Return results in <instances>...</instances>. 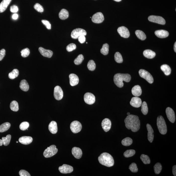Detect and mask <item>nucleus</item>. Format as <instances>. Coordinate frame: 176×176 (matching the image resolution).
Segmentation results:
<instances>
[{"mask_svg": "<svg viewBox=\"0 0 176 176\" xmlns=\"http://www.w3.org/2000/svg\"><path fill=\"white\" fill-rule=\"evenodd\" d=\"M58 152V149L57 148L56 146V145H53L47 147L44 151L43 154L45 158H50L56 154Z\"/></svg>", "mask_w": 176, "mask_h": 176, "instance_id": "nucleus-5", "label": "nucleus"}, {"mask_svg": "<svg viewBox=\"0 0 176 176\" xmlns=\"http://www.w3.org/2000/svg\"><path fill=\"white\" fill-rule=\"evenodd\" d=\"M85 36V35H81L78 38L79 42L81 44H83V43H85L86 41V38Z\"/></svg>", "mask_w": 176, "mask_h": 176, "instance_id": "nucleus-54", "label": "nucleus"}, {"mask_svg": "<svg viewBox=\"0 0 176 176\" xmlns=\"http://www.w3.org/2000/svg\"><path fill=\"white\" fill-rule=\"evenodd\" d=\"M161 69L166 75H169L171 72V69L169 65L164 64L161 66Z\"/></svg>", "mask_w": 176, "mask_h": 176, "instance_id": "nucleus-30", "label": "nucleus"}, {"mask_svg": "<svg viewBox=\"0 0 176 176\" xmlns=\"http://www.w3.org/2000/svg\"><path fill=\"white\" fill-rule=\"evenodd\" d=\"M10 124L9 122H5L0 125V132H3L8 130L10 128Z\"/></svg>", "mask_w": 176, "mask_h": 176, "instance_id": "nucleus-31", "label": "nucleus"}, {"mask_svg": "<svg viewBox=\"0 0 176 176\" xmlns=\"http://www.w3.org/2000/svg\"><path fill=\"white\" fill-rule=\"evenodd\" d=\"M104 18L103 14L101 12H97L92 17V21L93 23L99 24L104 20Z\"/></svg>", "mask_w": 176, "mask_h": 176, "instance_id": "nucleus-11", "label": "nucleus"}, {"mask_svg": "<svg viewBox=\"0 0 176 176\" xmlns=\"http://www.w3.org/2000/svg\"><path fill=\"white\" fill-rule=\"evenodd\" d=\"M173 173L174 176H176V166L174 165L173 167Z\"/></svg>", "mask_w": 176, "mask_h": 176, "instance_id": "nucleus-55", "label": "nucleus"}, {"mask_svg": "<svg viewBox=\"0 0 176 176\" xmlns=\"http://www.w3.org/2000/svg\"><path fill=\"white\" fill-rule=\"evenodd\" d=\"M98 161L100 163L107 167L114 166V161L112 156L107 153H104L100 155L98 158Z\"/></svg>", "mask_w": 176, "mask_h": 176, "instance_id": "nucleus-3", "label": "nucleus"}, {"mask_svg": "<svg viewBox=\"0 0 176 176\" xmlns=\"http://www.w3.org/2000/svg\"><path fill=\"white\" fill-rule=\"evenodd\" d=\"M86 31L84 29L77 28L73 30L71 32V36L73 39H77L81 36H86Z\"/></svg>", "mask_w": 176, "mask_h": 176, "instance_id": "nucleus-8", "label": "nucleus"}, {"mask_svg": "<svg viewBox=\"0 0 176 176\" xmlns=\"http://www.w3.org/2000/svg\"><path fill=\"white\" fill-rule=\"evenodd\" d=\"M84 100L85 103L89 105L94 104L95 102V97L90 93H86L84 96Z\"/></svg>", "mask_w": 176, "mask_h": 176, "instance_id": "nucleus-10", "label": "nucleus"}, {"mask_svg": "<svg viewBox=\"0 0 176 176\" xmlns=\"http://www.w3.org/2000/svg\"><path fill=\"white\" fill-rule=\"evenodd\" d=\"M125 126L128 129H131L133 132H136L139 130L140 121L138 117L130 115L125 119Z\"/></svg>", "mask_w": 176, "mask_h": 176, "instance_id": "nucleus-1", "label": "nucleus"}, {"mask_svg": "<svg viewBox=\"0 0 176 176\" xmlns=\"http://www.w3.org/2000/svg\"><path fill=\"white\" fill-rule=\"evenodd\" d=\"M130 104L133 107L135 108H139L142 105V100L140 98L138 97H134L131 99Z\"/></svg>", "mask_w": 176, "mask_h": 176, "instance_id": "nucleus-17", "label": "nucleus"}, {"mask_svg": "<svg viewBox=\"0 0 176 176\" xmlns=\"http://www.w3.org/2000/svg\"><path fill=\"white\" fill-rule=\"evenodd\" d=\"M29 126V123L28 122H23L20 125V128L22 130H25L28 128Z\"/></svg>", "mask_w": 176, "mask_h": 176, "instance_id": "nucleus-46", "label": "nucleus"}, {"mask_svg": "<svg viewBox=\"0 0 176 176\" xmlns=\"http://www.w3.org/2000/svg\"><path fill=\"white\" fill-rule=\"evenodd\" d=\"M6 54V51L3 49L0 50V61L2 60L4 58Z\"/></svg>", "mask_w": 176, "mask_h": 176, "instance_id": "nucleus-53", "label": "nucleus"}, {"mask_svg": "<svg viewBox=\"0 0 176 176\" xmlns=\"http://www.w3.org/2000/svg\"><path fill=\"white\" fill-rule=\"evenodd\" d=\"M21 55L23 57H27L30 54V50L28 48H25L21 51Z\"/></svg>", "mask_w": 176, "mask_h": 176, "instance_id": "nucleus-45", "label": "nucleus"}, {"mask_svg": "<svg viewBox=\"0 0 176 176\" xmlns=\"http://www.w3.org/2000/svg\"><path fill=\"white\" fill-rule=\"evenodd\" d=\"M109 51V45L107 44H104L102 49H101V53L104 55H106L108 54Z\"/></svg>", "mask_w": 176, "mask_h": 176, "instance_id": "nucleus-36", "label": "nucleus"}, {"mask_svg": "<svg viewBox=\"0 0 176 176\" xmlns=\"http://www.w3.org/2000/svg\"><path fill=\"white\" fill-rule=\"evenodd\" d=\"M129 169L133 173H137L138 171V169L136 164L135 163H132L129 167Z\"/></svg>", "mask_w": 176, "mask_h": 176, "instance_id": "nucleus-47", "label": "nucleus"}, {"mask_svg": "<svg viewBox=\"0 0 176 176\" xmlns=\"http://www.w3.org/2000/svg\"><path fill=\"white\" fill-rule=\"evenodd\" d=\"M133 140L131 138L126 137L122 140V145L125 146H129L132 144Z\"/></svg>", "mask_w": 176, "mask_h": 176, "instance_id": "nucleus-34", "label": "nucleus"}, {"mask_svg": "<svg viewBox=\"0 0 176 176\" xmlns=\"http://www.w3.org/2000/svg\"><path fill=\"white\" fill-rule=\"evenodd\" d=\"M11 0H3L0 3V13L4 12L9 6Z\"/></svg>", "mask_w": 176, "mask_h": 176, "instance_id": "nucleus-26", "label": "nucleus"}, {"mask_svg": "<svg viewBox=\"0 0 176 176\" xmlns=\"http://www.w3.org/2000/svg\"><path fill=\"white\" fill-rule=\"evenodd\" d=\"M84 59V57L83 55L81 54L79 55L74 60V64L76 65H80L81 64Z\"/></svg>", "mask_w": 176, "mask_h": 176, "instance_id": "nucleus-44", "label": "nucleus"}, {"mask_svg": "<svg viewBox=\"0 0 176 176\" xmlns=\"http://www.w3.org/2000/svg\"><path fill=\"white\" fill-rule=\"evenodd\" d=\"M174 51L176 53V42H175V44H174Z\"/></svg>", "mask_w": 176, "mask_h": 176, "instance_id": "nucleus-57", "label": "nucleus"}, {"mask_svg": "<svg viewBox=\"0 0 176 176\" xmlns=\"http://www.w3.org/2000/svg\"><path fill=\"white\" fill-rule=\"evenodd\" d=\"M18 15L17 14L15 13L12 16V18L14 20H16L18 18Z\"/></svg>", "mask_w": 176, "mask_h": 176, "instance_id": "nucleus-56", "label": "nucleus"}, {"mask_svg": "<svg viewBox=\"0 0 176 176\" xmlns=\"http://www.w3.org/2000/svg\"><path fill=\"white\" fill-rule=\"evenodd\" d=\"M11 138V136L10 135H8L6 137H3L2 139L3 142V144L5 146H7L9 145L10 143Z\"/></svg>", "mask_w": 176, "mask_h": 176, "instance_id": "nucleus-42", "label": "nucleus"}, {"mask_svg": "<svg viewBox=\"0 0 176 176\" xmlns=\"http://www.w3.org/2000/svg\"><path fill=\"white\" fill-rule=\"evenodd\" d=\"M141 105H142L141 111L143 114L146 115L148 112V108L147 103L146 102H144Z\"/></svg>", "mask_w": 176, "mask_h": 176, "instance_id": "nucleus-41", "label": "nucleus"}, {"mask_svg": "<svg viewBox=\"0 0 176 176\" xmlns=\"http://www.w3.org/2000/svg\"><path fill=\"white\" fill-rule=\"evenodd\" d=\"M16 142L17 143H18V141H17V142Z\"/></svg>", "mask_w": 176, "mask_h": 176, "instance_id": "nucleus-61", "label": "nucleus"}, {"mask_svg": "<svg viewBox=\"0 0 176 176\" xmlns=\"http://www.w3.org/2000/svg\"><path fill=\"white\" fill-rule=\"evenodd\" d=\"M19 141L20 143L23 145H29L32 142L33 138L31 137L24 136L20 138Z\"/></svg>", "mask_w": 176, "mask_h": 176, "instance_id": "nucleus-21", "label": "nucleus"}, {"mask_svg": "<svg viewBox=\"0 0 176 176\" xmlns=\"http://www.w3.org/2000/svg\"><path fill=\"white\" fill-rule=\"evenodd\" d=\"M59 18L61 20H65L68 18L69 16V13L68 10L65 9H62L59 14Z\"/></svg>", "mask_w": 176, "mask_h": 176, "instance_id": "nucleus-29", "label": "nucleus"}, {"mask_svg": "<svg viewBox=\"0 0 176 176\" xmlns=\"http://www.w3.org/2000/svg\"><path fill=\"white\" fill-rule=\"evenodd\" d=\"M140 159L144 164H149L150 163V159L149 157L146 155L142 154L140 157Z\"/></svg>", "mask_w": 176, "mask_h": 176, "instance_id": "nucleus-37", "label": "nucleus"}, {"mask_svg": "<svg viewBox=\"0 0 176 176\" xmlns=\"http://www.w3.org/2000/svg\"><path fill=\"white\" fill-rule=\"evenodd\" d=\"M70 128L71 131L73 133H78L81 130L82 124L78 121H73L70 124Z\"/></svg>", "mask_w": 176, "mask_h": 176, "instance_id": "nucleus-7", "label": "nucleus"}, {"mask_svg": "<svg viewBox=\"0 0 176 176\" xmlns=\"http://www.w3.org/2000/svg\"><path fill=\"white\" fill-rule=\"evenodd\" d=\"M69 82L72 86H76L78 84L79 79L77 76L74 74H70L69 75Z\"/></svg>", "mask_w": 176, "mask_h": 176, "instance_id": "nucleus-19", "label": "nucleus"}, {"mask_svg": "<svg viewBox=\"0 0 176 176\" xmlns=\"http://www.w3.org/2000/svg\"><path fill=\"white\" fill-rule=\"evenodd\" d=\"M117 31L121 37L124 38H128L130 36V33L128 29L124 26L119 27Z\"/></svg>", "mask_w": 176, "mask_h": 176, "instance_id": "nucleus-15", "label": "nucleus"}, {"mask_svg": "<svg viewBox=\"0 0 176 176\" xmlns=\"http://www.w3.org/2000/svg\"><path fill=\"white\" fill-rule=\"evenodd\" d=\"M157 126L161 134L165 135L167 133V126L164 118L162 116H159L157 119Z\"/></svg>", "mask_w": 176, "mask_h": 176, "instance_id": "nucleus-4", "label": "nucleus"}, {"mask_svg": "<svg viewBox=\"0 0 176 176\" xmlns=\"http://www.w3.org/2000/svg\"><path fill=\"white\" fill-rule=\"evenodd\" d=\"M146 127H147L148 132V141L150 143H152L153 141L154 135V131L153 129L151 127V126L150 124H147L146 125Z\"/></svg>", "mask_w": 176, "mask_h": 176, "instance_id": "nucleus-23", "label": "nucleus"}, {"mask_svg": "<svg viewBox=\"0 0 176 176\" xmlns=\"http://www.w3.org/2000/svg\"><path fill=\"white\" fill-rule=\"evenodd\" d=\"M135 154V151L134 150H128L124 153V155L125 157L129 158L133 156Z\"/></svg>", "mask_w": 176, "mask_h": 176, "instance_id": "nucleus-40", "label": "nucleus"}, {"mask_svg": "<svg viewBox=\"0 0 176 176\" xmlns=\"http://www.w3.org/2000/svg\"><path fill=\"white\" fill-rule=\"evenodd\" d=\"M127 115H128H128H130V113H129V112H128V113H127Z\"/></svg>", "mask_w": 176, "mask_h": 176, "instance_id": "nucleus-60", "label": "nucleus"}, {"mask_svg": "<svg viewBox=\"0 0 176 176\" xmlns=\"http://www.w3.org/2000/svg\"><path fill=\"white\" fill-rule=\"evenodd\" d=\"M59 171L62 174H67L70 173L73 171V169L70 165L64 164L62 166L59 167Z\"/></svg>", "mask_w": 176, "mask_h": 176, "instance_id": "nucleus-13", "label": "nucleus"}, {"mask_svg": "<svg viewBox=\"0 0 176 176\" xmlns=\"http://www.w3.org/2000/svg\"><path fill=\"white\" fill-rule=\"evenodd\" d=\"M20 87L23 91H28L29 89V85L27 81L25 80H23L21 81L20 84Z\"/></svg>", "mask_w": 176, "mask_h": 176, "instance_id": "nucleus-27", "label": "nucleus"}, {"mask_svg": "<svg viewBox=\"0 0 176 176\" xmlns=\"http://www.w3.org/2000/svg\"><path fill=\"white\" fill-rule=\"evenodd\" d=\"M42 22L46 26L47 29H51V24L48 21L43 20L42 21Z\"/></svg>", "mask_w": 176, "mask_h": 176, "instance_id": "nucleus-50", "label": "nucleus"}, {"mask_svg": "<svg viewBox=\"0 0 176 176\" xmlns=\"http://www.w3.org/2000/svg\"><path fill=\"white\" fill-rule=\"evenodd\" d=\"M148 19L150 21L161 25H165L166 23L165 20L163 17L158 16L151 15L148 17Z\"/></svg>", "mask_w": 176, "mask_h": 176, "instance_id": "nucleus-9", "label": "nucleus"}, {"mask_svg": "<svg viewBox=\"0 0 176 176\" xmlns=\"http://www.w3.org/2000/svg\"><path fill=\"white\" fill-rule=\"evenodd\" d=\"M87 67L89 70L90 71H94L96 68L95 63L93 60H90L87 64Z\"/></svg>", "mask_w": 176, "mask_h": 176, "instance_id": "nucleus-39", "label": "nucleus"}, {"mask_svg": "<svg viewBox=\"0 0 176 176\" xmlns=\"http://www.w3.org/2000/svg\"><path fill=\"white\" fill-rule=\"evenodd\" d=\"M18 10V8L15 5H12L10 7V11L11 12L16 13V12H17Z\"/></svg>", "mask_w": 176, "mask_h": 176, "instance_id": "nucleus-52", "label": "nucleus"}, {"mask_svg": "<svg viewBox=\"0 0 176 176\" xmlns=\"http://www.w3.org/2000/svg\"><path fill=\"white\" fill-rule=\"evenodd\" d=\"M39 51L42 56L45 57L51 58L52 57L53 52L52 51L49 50H46L43 47H40L39 48Z\"/></svg>", "mask_w": 176, "mask_h": 176, "instance_id": "nucleus-18", "label": "nucleus"}, {"mask_svg": "<svg viewBox=\"0 0 176 176\" xmlns=\"http://www.w3.org/2000/svg\"><path fill=\"white\" fill-rule=\"evenodd\" d=\"M115 59L117 62L122 63L123 62V59L121 55L118 52H117L115 54Z\"/></svg>", "mask_w": 176, "mask_h": 176, "instance_id": "nucleus-43", "label": "nucleus"}, {"mask_svg": "<svg viewBox=\"0 0 176 176\" xmlns=\"http://www.w3.org/2000/svg\"><path fill=\"white\" fill-rule=\"evenodd\" d=\"M144 56L147 58L152 59L156 56L155 53L150 50H146L143 52Z\"/></svg>", "mask_w": 176, "mask_h": 176, "instance_id": "nucleus-28", "label": "nucleus"}, {"mask_svg": "<svg viewBox=\"0 0 176 176\" xmlns=\"http://www.w3.org/2000/svg\"><path fill=\"white\" fill-rule=\"evenodd\" d=\"M54 96L57 100H61L63 97V92L61 87L59 86H56L54 90Z\"/></svg>", "mask_w": 176, "mask_h": 176, "instance_id": "nucleus-12", "label": "nucleus"}, {"mask_svg": "<svg viewBox=\"0 0 176 176\" xmlns=\"http://www.w3.org/2000/svg\"><path fill=\"white\" fill-rule=\"evenodd\" d=\"M34 8L35 10H36L38 12H43L44 11V8L42 5L38 3H37L34 6Z\"/></svg>", "mask_w": 176, "mask_h": 176, "instance_id": "nucleus-48", "label": "nucleus"}, {"mask_svg": "<svg viewBox=\"0 0 176 176\" xmlns=\"http://www.w3.org/2000/svg\"><path fill=\"white\" fill-rule=\"evenodd\" d=\"M19 174L20 176H30L29 173L25 170H22L19 172Z\"/></svg>", "mask_w": 176, "mask_h": 176, "instance_id": "nucleus-51", "label": "nucleus"}, {"mask_svg": "<svg viewBox=\"0 0 176 176\" xmlns=\"http://www.w3.org/2000/svg\"><path fill=\"white\" fill-rule=\"evenodd\" d=\"M166 113L169 120L172 123H174L175 121L176 117L174 110L170 107H167L166 109Z\"/></svg>", "mask_w": 176, "mask_h": 176, "instance_id": "nucleus-14", "label": "nucleus"}, {"mask_svg": "<svg viewBox=\"0 0 176 176\" xmlns=\"http://www.w3.org/2000/svg\"><path fill=\"white\" fill-rule=\"evenodd\" d=\"M111 125V122L109 119L106 118L102 121V126L104 131L106 132H107L110 130Z\"/></svg>", "mask_w": 176, "mask_h": 176, "instance_id": "nucleus-16", "label": "nucleus"}, {"mask_svg": "<svg viewBox=\"0 0 176 176\" xmlns=\"http://www.w3.org/2000/svg\"><path fill=\"white\" fill-rule=\"evenodd\" d=\"M155 34L157 37L160 38H164L169 35L168 32L164 30H157L155 31Z\"/></svg>", "mask_w": 176, "mask_h": 176, "instance_id": "nucleus-22", "label": "nucleus"}, {"mask_svg": "<svg viewBox=\"0 0 176 176\" xmlns=\"http://www.w3.org/2000/svg\"><path fill=\"white\" fill-rule=\"evenodd\" d=\"M19 71L17 69H14L9 74V77L11 79H13L18 76Z\"/></svg>", "mask_w": 176, "mask_h": 176, "instance_id": "nucleus-35", "label": "nucleus"}, {"mask_svg": "<svg viewBox=\"0 0 176 176\" xmlns=\"http://www.w3.org/2000/svg\"><path fill=\"white\" fill-rule=\"evenodd\" d=\"M114 0L116 1L117 2H120L122 0Z\"/></svg>", "mask_w": 176, "mask_h": 176, "instance_id": "nucleus-59", "label": "nucleus"}, {"mask_svg": "<svg viewBox=\"0 0 176 176\" xmlns=\"http://www.w3.org/2000/svg\"><path fill=\"white\" fill-rule=\"evenodd\" d=\"M139 74L140 76L145 79L150 84H152L154 82V79L152 75L148 71L144 69H140Z\"/></svg>", "mask_w": 176, "mask_h": 176, "instance_id": "nucleus-6", "label": "nucleus"}, {"mask_svg": "<svg viewBox=\"0 0 176 176\" xmlns=\"http://www.w3.org/2000/svg\"><path fill=\"white\" fill-rule=\"evenodd\" d=\"M3 144V142L2 139H0V146H1Z\"/></svg>", "mask_w": 176, "mask_h": 176, "instance_id": "nucleus-58", "label": "nucleus"}, {"mask_svg": "<svg viewBox=\"0 0 176 176\" xmlns=\"http://www.w3.org/2000/svg\"><path fill=\"white\" fill-rule=\"evenodd\" d=\"M49 130L52 133L55 134L57 132L58 126L56 122L52 121L50 122L48 126Z\"/></svg>", "mask_w": 176, "mask_h": 176, "instance_id": "nucleus-25", "label": "nucleus"}, {"mask_svg": "<svg viewBox=\"0 0 176 176\" xmlns=\"http://www.w3.org/2000/svg\"><path fill=\"white\" fill-rule=\"evenodd\" d=\"M72 153L73 155L77 159H80L83 154L81 149L79 147H76L72 148Z\"/></svg>", "mask_w": 176, "mask_h": 176, "instance_id": "nucleus-20", "label": "nucleus"}, {"mask_svg": "<svg viewBox=\"0 0 176 176\" xmlns=\"http://www.w3.org/2000/svg\"><path fill=\"white\" fill-rule=\"evenodd\" d=\"M155 173L159 174L161 172L162 169V165L161 163H157L155 164L154 167Z\"/></svg>", "mask_w": 176, "mask_h": 176, "instance_id": "nucleus-38", "label": "nucleus"}, {"mask_svg": "<svg viewBox=\"0 0 176 176\" xmlns=\"http://www.w3.org/2000/svg\"><path fill=\"white\" fill-rule=\"evenodd\" d=\"M131 79V76L128 74L117 73L114 76V81L115 84L117 87L121 88L124 86L123 81L129 82Z\"/></svg>", "mask_w": 176, "mask_h": 176, "instance_id": "nucleus-2", "label": "nucleus"}, {"mask_svg": "<svg viewBox=\"0 0 176 176\" xmlns=\"http://www.w3.org/2000/svg\"><path fill=\"white\" fill-rule=\"evenodd\" d=\"M10 108L11 110L14 112H17L19 110L18 103L15 101H12L10 103Z\"/></svg>", "mask_w": 176, "mask_h": 176, "instance_id": "nucleus-33", "label": "nucleus"}, {"mask_svg": "<svg viewBox=\"0 0 176 176\" xmlns=\"http://www.w3.org/2000/svg\"><path fill=\"white\" fill-rule=\"evenodd\" d=\"M76 46L75 44H70L68 45L66 47V50L68 52L72 51L75 50L76 49Z\"/></svg>", "mask_w": 176, "mask_h": 176, "instance_id": "nucleus-49", "label": "nucleus"}, {"mask_svg": "<svg viewBox=\"0 0 176 176\" xmlns=\"http://www.w3.org/2000/svg\"><path fill=\"white\" fill-rule=\"evenodd\" d=\"M135 33L137 37L141 40H144L146 39V35L141 30H137L135 31Z\"/></svg>", "mask_w": 176, "mask_h": 176, "instance_id": "nucleus-32", "label": "nucleus"}, {"mask_svg": "<svg viewBox=\"0 0 176 176\" xmlns=\"http://www.w3.org/2000/svg\"><path fill=\"white\" fill-rule=\"evenodd\" d=\"M132 93L135 97H139L142 94V90L139 85H136L133 87L131 90Z\"/></svg>", "mask_w": 176, "mask_h": 176, "instance_id": "nucleus-24", "label": "nucleus"}]
</instances>
